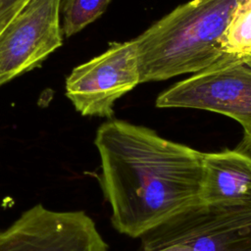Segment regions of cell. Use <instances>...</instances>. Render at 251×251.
<instances>
[{
    "label": "cell",
    "instance_id": "cell-8",
    "mask_svg": "<svg viewBox=\"0 0 251 251\" xmlns=\"http://www.w3.org/2000/svg\"><path fill=\"white\" fill-rule=\"evenodd\" d=\"M198 201L238 203L251 201V156L236 148L202 154Z\"/></svg>",
    "mask_w": 251,
    "mask_h": 251
},
{
    "label": "cell",
    "instance_id": "cell-10",
    "mask_svg": "<svg viewBox=\"0 0 251 251\" xmlns=\"http://www.w3.org/2000/svg\"><path fill=\"white\" fill-rule=\"evenodd\" d=\"M111 0H62L61 24L63 35L70 37L97 20Z\"/></svg>",
    "mask_w": 251,
    "mask_h": 251
},
{
    "label": "cell",
    "instance_id": "cell-6",
    "mask_svg": "<svg viewBox=\"0 0 251 251\" xmlns=\"http://www.w3.org/2000/svg\"><path fill=\"white\" fill-rule=\"evenodd\" d=\"M0 251H108V245L85 212L36 204L0 228Z\"/></svg>",
    "mask_w": 251,
    "mask_h": 251
},
{
    "label": "cell",
    "instance_id": "cell-1",
    "mask_svg": "<svg viewBox=\"0 0 251 251\" xmlns=\"http://www.w3.org/2000/svg\"><path fill=\"white\" fill-rule=\"evenodd\" d=\"M94 144L98 182L120 233L140 238L198 201L202 152L119 120L102 124Z\"/></svg>",
    "mask_w": 251,
    "mask_h": 251
},
{
    "label": "cell",
    "instance_id": "cell-9",
    "mask_svg": "<svg viewBox=\"0 0 251 251\" xmlns=\"http://www.w3.org/2000/svg\"><path fill=\"white\" fill-rule=\"evenodd\" d=\"M227 56L251 55V0H239L223 38Z\"/></svg>",
    "mask_w": 251,
    "mask_h": 251
},
{
    "label": "cell",
    "instance_id": "cell-12",
    "mask_svg": "<svg viewBox=\"0 0 251 251\" xmlns=\"http://www.w3.org/2000/svg\"><path fill=\"white\" fill-rule=\"evenodd\" d=\"M153 251H190L186 246L181 244H172L165 247H161L159 249L153 250Z\"/></svg>",
    "mask_w": 251,
    "mask_h": 251
},
{
    "label": "cell",
    "instance_id": "cell-7",
    "mask_svg": "<svg viewBox=\"0 0 251 251\" xmlns=\"http://www.w3.org/2000/svg\"><path fill=\"white\" fill-rule=\"evenodd\" d=\"M62 0H27L0 33V86L38 67L63 44Z\"/></svg>",
    "mask_w": 251,
    "mask_h": 251
},
{
    "label": "cell",
    "instance_id": "cell-3",
    "mask_svg": "<svg viewBox=\"0 0 251 251\" xmlns=\"http://www.w3.org/2000/svg\"><path fill=\"white\" fill-rule=\"evenodd\" d=\"M143 251L181 244L190 251H251V201H196L141 237Z\"/></svg>",
    "mask_w": 251,
    "mask_h": 251
},
{
    "label": "cell",
    "instance_id": "cell-5",
    "mask_svg": "<svg viewBox=\"0 0 251 251\" xmlns=\"http://www.w3.org/2000/svg\"><path fill=\"white\" fill-rule=\"evenodd\" d=\"M140 83L133 39L111 42L102 54L73 69L66 96L82 116L112 118L114 104Z\"/></svg>",
    "mask_w": 251,
    "mask_h": 251
},
{
    "label": "cell",
    "instance_id": "cell-2",
    "mask_svg": "<svg viewBox=\"0 0 251 251\" xmlns=\"http://www.w3.org/2000/svg\"><path fill=\"white\" fill-rule=\"evenodd\" d=\"M239 0H191L133 39L140 83L205 71L228 56L223 38Z\"/></svg>",
    "mask_w": 251,
    "mask_h": 251
},
{
    "label": "cell",
    "instance_id": "cell-13",
    "mask_svg": "<svg viewBox=\"0 0 251 251\" xmlns=\"http://www.w3.org/2000/svg\"><path fill=\"white\" fill-rule=\"evenodd\" d=\"M238 149L248 153L250 156H251V142H246V143H243L241 142L240 145L238 146Z\"/></svg>",
    "mask_w": 251,
    "mask_h": 251
},
{
    "label": "cell",
    "instance_id": "cell-4",
    "mask_svg": "<svg viewBox=\"0 0 251 251\" xmlns=\"http://www.w3.org/2000/svg\"><path fill=\"white\" fill-rule=\"evenodd\" d=\"M158 108L201 109L232 118L251 142V55L228 56L172 85L156 99Z\"/></svg>",
    "mask_w": 251,
    "mask_h": 251
},
{
    "label": "cell",
    "instance_id": "cell-11",
    "mask_svg": "<svg viewBox=\"0 0 251 251\" xmlns=\"http://www.w3.org/2000/svg\"><path fill=\"white\" fill-rule=\"evenodd\" d=\"M27 0H0V33Z\"/></svg>",
    "mask_w": 251,
    "mask_h": 251
}]
</instances>
